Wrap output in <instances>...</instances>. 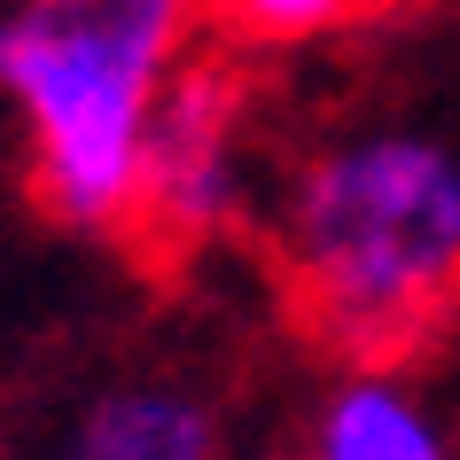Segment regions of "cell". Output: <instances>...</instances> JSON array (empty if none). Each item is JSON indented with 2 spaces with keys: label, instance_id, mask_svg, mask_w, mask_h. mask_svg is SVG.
<instances>
[{
  "label": "cell",
  "instance_id": "cell-1",
  "mask_svg": "<svg viewBox=\"0 0 460 460\" xmlns=\"http://www.w3.org/2000/svg\"><path fill=\"white\" fill-rule=\"evenodd\" d=\"M273 266L305 336L398 359L460 313V141L421 118L343 125L273 211Z\"/></svg>",
  "mask_w": 460,
  "mask_h": 460
},
{
  "label": "cell",
  "instance_id": "cell-2",
  "mask_svg": "<svg viewBox=\"0 0 460 460\" xmlns=\"http://www.w3.org/2000/svg\"><path fill=\"white\" fill-rule=\"evenodd\" d=\"M195 0H24L0 16V94L24 118L31 195L78 234H125L164 78L195 55Z\"/></svg>",
  "mask_w": 460,
  "mask_h": 460
},
{
  "label": "cell",
  "instance_id": "cell-3",
  "mask_svg": "<svg viewBox=\"0 0 460 460\" xmlns=\"http://www.w3.org/2000/svg\"><path fill=\"white\" fill-rule=\"evenodd\" d=\"M243 118H250V78L234 48L188 55L164 78L141 141L133 211H125V243L148 266H180L243 218Z\"/></svg>",
  "mask_w": 460,
  "mask_h": 460
},
{
  "label": "cell",
  "instance_id": "cell-4",
  "mask_svg": "<svg viewBox=\"0 0 460 460\" xmlns=\"http://www.w3.org/2000/svg\"><path fill=\"white\" fill-rule=\"evenodd\" d=\"M305 460H460V453L437 398L413 375H398V359H351V375L328 390L313 421Z\"/></svg>",
  "mask_w": 460,
  "mask_h": 460
},
{
  "label": "cell",
  "instance_id": "cell-5",
  "mask_svg": "<svg viewBox=\"0 0 460 460\" xmlns=\"http://www.w3.org/2000/svg\"><path fill=\"white\" fill-rule=\"evenodd\" d=\"M55 460H218V413L172 375H133L86 398Z\"/></svg>",
  "mask_w": 460,
  "mask_h": 460
},
{
  "label": "cell",
  "instance_id": "cell-6",
  "mask_svg": "<svg viewBox=\"0 0 460 460\" xmlns=\"http://www.w3.org/2000/svg\"><path fill=\"white\" fill-rule=\"evenodd\" d=\"M218 48H305L328 31H351L375 0H195Z\"/></svg>",
  "mask_w": 460,
  "mask_h": 460
}]
</instances>
